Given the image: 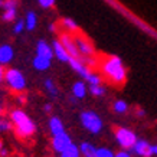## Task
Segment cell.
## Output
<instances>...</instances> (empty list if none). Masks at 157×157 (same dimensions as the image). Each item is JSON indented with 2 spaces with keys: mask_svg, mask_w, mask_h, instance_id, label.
<instances>
[{
  "mask_svg": "<svg viewBox=\"0 0 157 157\" xmlns=\"http://www.w3.org/2000/svg\"><path fill=\"white\" fill-rule=\"evenodd\" d=\"M101 69L102 74L107 76L109 82H113L115 85H123L127 78V72L124 67L121 58L118 56H107L101 62Z\"/></svg>",
  "mask_w": 157,
  "mask_h": 157,
  "instance_id": "1",
  "label": "cell"
},
{
  "mask_svg": "<svg viewBox=\"0 0 157 157\" xmlns=\"http://www.w3.org/2000/svg\"><path fill=\"white\" fill-rule=\"evenodd\" d=\"M10 123L16 130V134L19 137H30L36 131V124L30 117H29L23 109L16 108L10 113Z\"/></svg>",
  "mask_w": 157,
  "mask_h": 157,
  "instance_id": "2",
  "label": "cell"
},
{
  "mask_svg": "<svg viewBox=\"0 0 157 157\" xmlns=\"http://www.w3.org/2000/svg\"><path fill=\"white\" fill-rule=\"evenodd\" d=\"M5 82L9 86V90L14 91L17 94L26 90V76L23 75V72L16 69V68L5 69Z\"/></svg>",
  "mask_w": 157,
  "mask_h": 157,
  "instance_id": "3",
  "label": "cell"
},
{
  "mask_svg": "<svg viewBox=\"0 0 157 157\" xmlns=\"http://www.w3.org/2000/svg\"><path fill=\"white\" fill-rule=\"evenodd\" d=\"M79 120H81L82 127L91 134H98L102 130V120L95 111H91V109L82 111Z\"/></svg>",
  "mask_w": 157,
  "mask_h": 157,
  "instance_id": "4",
  "label": "cell"
},
{
  "mask_svg": "<svg viewBox=\"0 0 157 157\" xmlns=\"http://www.w3.org/2000/svg\"><path fill=\"white\" fill-rule=\"evenodd\" d=\"M115 140L123 147V150H128V148H133L138 138L133 130L127 128V127H118L115 130Z\"/></svg>",
  "mask_w": 157,
  "mask_h": 157,
  "instance_id": "5",
  "label": "cell"
},
{
  "mask_svg": "<svg viewBox=\"0 0 157 157\" xmlns=\"http://www.w3.org/2000/svg\"><path fill=\"white\" fill-rule=\"evenodd\" d=\"M59 42L62 43V46L65 48V51H67L68 55L71 58L81 59V55L78 52V48H76L75 40H74V36H71L69 33H62L61 38H59Z\"/></svg>",
  "mask_w": 157,
  "mask_h": 157,
  "instance_id": "6",
  "label": "cell"
},
{
  "mask_svg": "<svg viewBox=\"0 0 157 157\" xmlns=\"http://www.w3.org/2000/svg\"><path fill=\"white\" fill-rule=\"evenodd\" d=\"M71 144H72V138L67 131L62 133V134H58V136H55V137H52V148L56 153H59V154L65 151Z\"/></svg>",
  "mask_w": 157,
  "mask_h": 157,
  "instance_id": "7",
  "label": "cell"
},
{
  "mask_svg": "<svg viewBox=\"0 0 157 157\" xmlns=\"http://www.w3.org/2000/svg\"><path fill=\"white\" fill-rule=\"evenodd\" d=\"M74 40H75V45L81 56L91 58L94 55V46L91 45V42L86 38H84L81 35H76V36H74Z\"/></svg>",
  "mask_w": 157,
  "mask_h": 157,
  "instance_id": "8",
  "label": "cell"
},
{
  "mask_svg": "<svg viewBox=\"0 0 157 157\" xmlns=\"http://www.w3.org/2000/svg\"><path fill=\"white\" fill-rule=\"evenodd\" d=\"M68 63H69L72 69H74L79 76H82L84 79H88V76L91 75V71H90V68H88V65H86L84 61H81V59L71 58Z\"/></svg>",
  "mask_w": 157,
  "mask_h": 157,
  "instance_id": "9",
  "label": "cell"
},
{
  "mask_svg": "<svg viewBox=\"0 0 157 157\" xmlns=\"http://www.w3.org/2000/svg\"><path fill=\"white\" fill-rule=\"evenodd\" d=\"M14 58V49L9 43H2L0 45V65L5 67L9 65Z\"/></svg>",
  "mask_w": 157,
  "mask_h": 157,
  "instance_id": "10",
  "label": "cell"
},
{
  "mask_svg": "<svg viewBox=\"0 0 157 157\" xmlns=\"http://www.w3.org/2000/svg\"><path fill=\"white\" fill-rule=\"evenodd\" d=\"M131 150L140 157H151V144H148L146 140H137Z\"/></svg>",
  "mask_w": 157,
  "mask_h": 157,
  "instance_id": "11",
  "label": "cell"
},
{
  "mask_svg": "<svg viewBox=\"0 0 157 157\" xmlns=\"http://www.w3.org/2000/svg\"><path fill=\"white\" fill-rule=\"evenodd\" d=\"M51 46H52V51H53V56L56 58L58 61H61V62H69L71 56L68 55V52L65 51V48L62 46V43L59 42V39L53 40Z\"/></svg>",
  "mask_w": 157,
  "mask_h": 157,
  "instance_id": "12",
  "label": "cell"
},
{
  "mask_svg": "<svg viewBox=\"0 0 157 157\" xmlns=\"http://www.w3.org/2000/svg\"><path fill=\"white\" fill-rule=\"evenodd\" d=\"M49 131L52 134V137L65 133V125H63V123H62V120L59 117H51L49 118Z\"/></svg>",
  "mask_w": 157,
  "mask_h": 157,
  "instance_id": "13",
  "label": "cell"
},
{
  "mask_svg": "<svg viewBox=\"0 0 157 157\" xmlns=\"http://www.w3.org/2000/svg\"><path fill=\"white\" fill-rule=\"evenodd\" d=\"M36 55L48 58V59H52L53 58L52 46H51L48 42H45V40H39L38 45H36Z\"/></svg>",
  "mask_w": 157,
  "mask_h": 157,
  "instance_id": "14",
  "label": "cell"
},
{
  "mask_svg": "<svg viewBox=\"0 0 157 157\" xmlns=\"http://www.w3.org/2000/svg\"><path fill=\"white\" fill-rule=\"evenodd\" d=\"M32 63H33V68L36 69V71L43 72V71H48L49 68H51L52 59H48V58H43V56H39V55H35Z\"/></svg>",
  "mask_w": 157,
  "mask_h": 157,
  "instance_id": "15",
  "label": "cell"
},
{
  "mask_svg": "<svg viewBox=\"0 0 157 157\" xmlns=\"http://www.w3.org/2000/svg\"><path fill=\"white\" fill-rule=\"evenodd\" d=\"M72 95H74V98H76V100H81V98H84V97L86 95V85H85V82L76 81L75 84L72 85Z\"/></svg>",
  "mask_w": 157,
  "mask_h": 157,
  "instance_id": "16",
  "label": "cell"
},
{
  "mask_svg": "<svg viewBox=\"0 0 157 157\" xmlns=\"http://www.w3.org/2000/svg\"><path fill=\"white\" fill-rule=\"evenodd\" d=\"M23 20H25V28L28 30H35L36 26H38V14L35 13L33 10H29Z\"/></svg>",
  "mask_w": 157,
  "mask_h": 157,
  "instance_id": "17",
  "label": "cell"
},
{
  "mask_svg": "<svg viewBox=\"0 0 157 157\" xmlns=\"http://www.w3.org/2000/svg\"><path fill=\"white\" fill-rule=\"evenodd\" d=\"M79 153H81L82 157H95L97 154V147L94 144L88 143V141H84L79 146Z\"/></svg>",
  "mask_w": 157,
  "mask_h": 157,
  "instance_id": "18",
  "label": "cell"
},
{
  "mask_svg": "<svg viewBox=\"0 0 157 157\" xmlns=\"http://www.w3.org/2000/svg\"><path fill=\"white\" fill-rule=\"evenodd\" d=\"M43 86H45V91L48 92V95L51 97V98H56V97H58V94H59L58 86L55 85V82H53L51 78L45 79V82H43Z\"/></svg>",
  "mask_w": 157,
  "mask_h": 157,
  "instance_id": "19",
  "label": "cell"
},
{
  "mask_svg": "<svg viewBox=\"0 0 157 157\" xmlns=\"http://www.w3.org/2000/svg\"><path fill=\"white\" fill-rule=\"evenodd\" d=\"M59 156H63V157H81V153H79V146L72 143L69 147L65 150L63 153H61Z\"/></svg>",
  "mask_w": 157,
  "mask_h": 157,
  "instance_id": "20",
  "label": "cell"
},
{
  "mask_svg": "<svg viewBox=\"0 0 157 157\" xmlns=\"http://www.w3.org/2000/svg\"><path fill=\"white\" fill-rule=\"evenodd\" d=\"M61 25L67 29L68 32H76V30H78V25H76V22L74 19H71V17H63Z\"/></svg>",
  "mask_w": 157,
  "mask_h": 157,
  "instance_id": "21",
  "label": "cell"
},
{
  "mask_svg": "<svg viewBox=\"0 0 157 157\" xmlns=\"http://www.w3.org/2000/svg\"><path fill=\"white\" fill-rule=\"evenodd\" d=\"M113 108H114L115 113H118V114H123V113H125L127 109H128V105H127V102L124 100H117L113 104Z\"/></svg>",
  "mask_w": 157,
  "mask_h": 157,
  "instance_id": "22",
  "label": "cell"
},
{
  "mask_svg": "<svg viewBox=\"0 0 157 157\" xmlns=\"http://www.w3.org/2000/svg\"><path fill=\"white\" fill-rule=\"evenodd\" d=\"M16 16H17V9H7L3 12L2 19L5 20V22H13L16 19Z\"/></svg>",
  "mask_w": 157,
  "mask_h": 157,
  "instance_id": "23",
  "label": "cell"
},
{
  "mask_svg": "<svg viewBox=\"0 0 157 157\" xmlns=\"http://www.w3.org/2000/svg\"><path fill=\"white\" fill-rule=\"evenodd\" d=\"M115 153L108 147H100L97 148V154L95 157H114Z\"/></svg>",
  "mask_w": 157,
  "mask_h": 157,
  "instance_id": "24",
  "label": "cell"
},
{
  "mask_svg": "<svg viewBox=\"0 0 157 157\" xmlns=\"http://www.w3.org/2000/svg\"><path fill=\"white\" fill-rule=\"evenodd\" d=\"M90 92L94 97H102L105 94V88L102 85H90Z\"/></svg>",
  "mask_w": 157,
  "mask_h": 157,
  "instance_id": "25",
  "label": "cell"
},
{
  "mask_svg": "<svg viewBox=\"0 0 157 157\" xmlns=\"http://www.w3.org/2000/svg\"><path fill=\"white\" fill-rule=\"evenodd\" d=\"M12 123H10L9 120L6 118H0V134H5L7 133V131H10L12 130Z\"/></svg>",
  "mask_w": 157,
  "mask_h": 157,
  "instance_id": "26",
  "label": "cell"
},
{
  "mask_svg": "<svg viewBox=\"0 0 157 157\" xmlns=\"http://www.w3.org/2000/svg\"><path fill=\"white\" fill-rule=\"evenodd\" d=\"M25 20L23 19H19V20H16L13 25V33L14 35H20L22 32L25 30Z\"/></svg>",
  "mask_w": 157,
  "mask_h": 157,
  "instance_id": "27",
  "label": "cell"
},
{
  "mask_svg": "<svg viewBox=\"0 0 157 157\" xmlns=\"http://www.w3.org/2000/svg\"><path fill=\"white\" fill-rule=\"evenodd\" d=\"M101 81H102V78H101L98 74H92V72H91V75L88 76V79H86V82H88L90 85H101Z\"/></svg>",
  "mask_w": 157,
  "mask_h": 157,
  "instance_id": "28",
  "label": "cell"
},
{
  "mask_svg": "<svg viewBox=\"0 0 157 157\" xmlns=\"http://www.w3.org/2000/svg\"><path fill=\"white\" fill-rule=\"evenodd\" d=\"M3 9L7 10V9H17V0H5L3 2Z\"/></svg>",
  "mask_w": 157,
  "mask_h": 157,
  "instance_id": "29",
  "label": "cell"
},
{
  "mask_svg": "<svg viewBox=\"0 0 157 157\" xmlns=\"http://www.w3.org/2000/svg\"><path fill=\"white\" fill-rule=\"evenodd\" d=\"M55 2H56V0H38L39 6L43 7V9H51V7L55 5Z\"/></svg>",
  "mask_w": 157,
  "mask_h": 157,
  "instance_id": "30",
  "label": "cell"
},
{
  "mask_svg": "<svg viewBox=\"0 0 157 157\" xmlns=\"http://www.w3.org/2000/svg\"><path fill=\"white\" fill-rule=\"evenodd\" d=\"M114 157H131V153L128 150H120L118 153H115Z\"/></svg>",
  "mask_w": 157,
  "mask_h": 157,
  "instance_id": "31",
  "label": "cell"
},
{
  "mask_svg": "<svg viewBox=\"0 0 157 157\" xmlns=\"http://www.w3.org/2000/svg\"><path fill=\"white\" fill-rule=\"evenodd\" d=\"M17 102L19 104H25L26 102V95H25L23 92H20L19 95H17Z\"/></svg>",
  "mask_w": 157,
  "mask_h": 157,
  "instance_id": "32",
  "label": "cell"
},
{
  "mask_svg": "<svg viewBox=\"0 0 157 157\" xmlns=\"http://www.w3.org/2000/svg\"><path fill=\"white\" fill-rule=\"evenodd\" d=\"M43 111H45V113H51V111H52V104H51V102H46V104L43 105Z\"/></svg>",
  "mask_w": 157,
  "mask_h": 157,
  "instance_id": "33",
  "label": "cell"
},
{
  "mask_svg": "<svg viewBox=\"0 0 157 157\" xmlns=\"http://www.w3.org/2000/svg\"><path fill=\"white\" fill-rule=\"evenodd\" d=\"M9 156V150L5 147H2V150H0V157H7Z\"/></svg>",
  "mask_w": 157,
  "mask_h": 157,
  "instance_id": "34",
  "label": "cell"
},
{
  "mask_svg": "<svg viewBox=\"0 0 157 157\" xmlns=\"http://www.w3.org/2000/svg\"><path fill=\"white\" fill-rule=\"evenodd\" d=\"M5 81V68L0 65V84Z\"/></svg>",
  "mask_w": 157,
  "mask_h": 157,
  "instance_id": "35",
  "label": "cell"
},
{
  "mask_svg": "<svg viewBox=\"0 0 157 157\" xmlns=\"http://www.w3.org/2000/svg\"><path fill=\"white\" fill-rule=\"evenodd\" d=\"M151 156H157V144H151Z\"/></svg>",
  "mask_w": 157,
  "mask_h": 157,
  "instance_id": "36",
  "label": "cell"
},
{
  "mask_svg": "<svg viewBox=\"0 0 157 157\" xmlns=\"http://www.w3.org/2000/svg\"><path fill=\"white\" fill-rule=\"evenodd\" d=\"M137 115H138V117H144V115H146V113H144V109H141V108L138 109V111H137Z\"/></svg>",
  "mask_w": 157,
  "mask_h": 157,
  "instance_id": "37",
  "label": "cell"
},
{
  "mask_svg": "<svg viewBox=\"0 0 157 157\" xmlns=\"http://www.w3.org/2000/svg\"><path fill=\"white\" fill-rule=\"evenodd\" d=\"M55 29H56V26H55V25H49V30H51V32H55Z\"/></svg>",
  "mask_w": 157,
  "mask_h": 157,
  "instance_id": "38",
  "label": "cell"
},
{
  "mask_svg": "<svg viewBox=\"0 0 157 157\" xmlns=\"http://www.w3.org/2000/svg\"><path fill=\"white\" fill-rule=\"evenodd\" d=\"M3 113V105H2V102H0V114Z\"/></svg>",
  "mask_w": 157,
  "mask_h": 157,
  "instance_id": "39",
  "label": "cell"
},
{
  "mask_svg": "<svg viewBox=\"0 0 157 157\" xmlns=\"http://www.w3.org/2000/svg\"><path fill=\"white\" fill-rule=\"evenodd\" d=\"M2 147H3V143H2V141H0V150H2Z\"/></svg>",
  "mask_w": 157,
  "mask_h": 157,
  "instance_id": "40",
  "label": "cell"
},
{
  "mask_svg": "<svg viewBox=\"0 0 157 157\" xmlns=\"http://www.w3.org/2000/svg\"><path fill=\"white\" fill-rule=\"evenodd\" d=\"M2 5H3V0H0V6H2Z\"/></svg>",
  "mask_w": 157,
  "mask_h": 157,
  "instance_id": "41",
  "label": "cell"
},
{
  "mask_svg": "<svg viewBox=\"0 0 157 157\" xmlns=\"http://www.w3.org/2000/svg\"><path fill=\"white\" fill-rule=\"evenodd\" d=\"M59 157H63V156H59Z\"/></svg>",
  "mask_w": 157,
  "mask_h": 157,
  "instance_id": "42",
  "label": "cell"
}]
</instances>
